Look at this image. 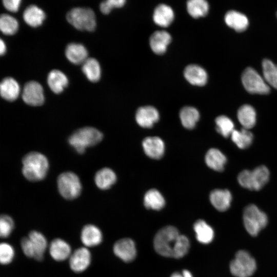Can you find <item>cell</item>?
<instances>
[{
    "mask_svg": "<svg viewBox=\"0 0 277 277\" xmlns=\"http://www.w3.org/2000/svg\"><path fill=\"white\" fill-rule=\"evenodd\" d=\"M14 226L13 219L7 215H2L0 218V235L2 238L8 237Z\"/></svg>",
    "mask_w": 277,
    "mask_h": 277,
    "instance_id": "ab89813d",
    "label": "cell"
},
{
    "mask_svg": "<svg viewBox=\"0 0 277 277\" xmlns=\"http://www.w3.org/2000/svg\"><path fill=\"white\" fill-rule=\"evenodd\" d=\"M34 252V259L41 261L47 247V241L45 236L40 232L32 230L28 235Z\"/></svg>",
    "mask_w": 277,
    "mask_h": 277,
    "instance_id": "cb8c5ba5",
    "label": "cell"
},
{
    "mask_svg": "<svg viewBox=\"0 0 277 277\" xmlns=\"http://www.w3.org/2000/svg\"><path fill=\"white\" fill-rule=\"evenodd\" d=\"M171 277H183V276L182 274H181L179 273L175 272V273H173L171 275Z\"/></svg>",
    "mask_w": 277,
    "mask_h": 277,
    "instance_id": "bcb514c9",
    "label": "cell"
},
{
    "mask_svg": "<svg viewBox=\"0 0 277 277\" xmlns=\"http://www.w3.org/2000/svg\"><path fill=\"white\" fill-rule=\"evenodd\" d=\"M103 138V134L97 129L87 127L75 131L68 139L69 143L79 153L86 148L98 144Z\"/></svg>",
    "mask_w": 277,
    "mask_h": 277,
    "instance_id": "3957f363",
    "label": "cell"
},
{
    "mask_svg": "<svg viewBox=\"0 0 277 277\" xmlns=\"http://www.w3.org/2000/svg\"><path fill=\"white\" fill-rule=\"evenodd\" d=\"M269 176V171L265 166H260L251 171V190H259L262 189L268 182Z\"/></svg>",
    "mask_w": 277,
    "mask_h": 277,
    "instance_id": "603a6c76",
    "label": "cell"
},
{
    "mask_svg": "<svg viewBox=\"0 0 277 277\" xmlns=\"http://www.w3.org/2000/svg\"><path fill=\"white\" fill-rule=\"evenodd\" d=\"M65 55L70 62L76 65L83 64L88 58L86 48L82 44L75 43H70L67 46Z\"/></svg>",
    "mask_w": 277,
    "mask_h": 277,
    "instance_id": "44dd1931",
    "label": "cell"
},
{
    "mask_svg": "<svg viewBox=\"0 0 277 277\" xmlns=\"http://www.w3.org/2000/svg\"><path fill=\"white\" fill-rule=\"evenodd\" d=\"M114 253L125 262L133 261L136 255V250L134 242L130 239H121L113 246Z\"/></svg>",
    "mask_w": 277,
    "mask_h": 277,
    "instance_id": "8fae6325",
    "label": "cell"
},
{
    "mask_svg": "<svg viewBox=\"0 0 277 277\" xmlns=\"http://www.w3.org/2000/svg\"><path fill=\"white\" fill-rule=\"evenodd\" d=\"M57 186L60 194L68 200H72L78 197L82 190L78 177L71 172L61 174L57 179Z\"/></svg>",
    "mask_w": 277,
    "mask_h": 277,
    "instance_id": "ba28073f",
    "label": "cell"
},
{
    "mask_svg": "<svg viewBox=\"0 0 277 277\" xmlns=\"http://www.w3.org/2000/svg\"><path fill=\"white\" fill-rule=\"evenodd\" d=\"M82 71L87 78L91 82L99 81L101 75V69L98 62L94 58H88L83 64Z\"/></svg>",
    "mask_w": 277,
    "mask_h": 277,
    "instance_id": "4dcf8cb0",
    "label": "cell"
},
{
    "mask_svg": "<svg viewBox=\"0 0 277 277\" xmlns=\"http://www.w3.org/2000/svg\"><path fill=\"white\" fill-rule=\"evenodd\" d=\"M21 1L20 0H3V4L8 11L16 12L18 11Z\"/></svg>",
    "mask_w": 277,
    "mask_h": 277,
    "instance_id": "7bdbcfd3",
    "label": "cell"
},
{
    "mask_svg": "<svg viewBox=\"0 0 277 277\" xmlns=\"http://www.w3.org/2000/svg\"><path fill=\"white\" fill-rule=\"evenodd\" d=\"M160 118L157 109L150 106L139 108L135 115L137 123L143 128H151L156 123Z\"/></svg>",
    "mask_w": 277,
    "mask_h": 277,
    "instance_id": "7c38bea8",
    "label": "cell"
},
{
    "mask_svg": "<svg viewBox=\"0 0 277 277\" xmlns=\"http://www.w3.org/2000/svg\"><path fill=\"white\" fill-rule=\"evenodd\" d=\"M182 275L183 277H192L191 273L187 270H183Z\"/></svg>",
    "mask_w": 277,
    "mask_h": 277,
    "instance_id": "f6af8a7d",
    "label": "cell"
},
{
    "mask_svg": "<svg viewBox=\"0 0 277 277\" xmlns=\"http://www.w3.org/2000/svg\"><path fill=\"white\" fill-rule=\"evenodd\" d=\"M91 261V254L86 247H80L71 253L69 258V266L71 269L80 273L86 270L89 266Z\"/></svg>",
    "mask_w": 277,
    "mask_h": 277,
    "instance_id": "30bf717a",
    "label": "cell"
},
{
    "mask_svg": "<svg viewBox=\"0 0 277 277\" xmlns=\"http://www.w3.org/2000/svg\"><path fill=\"white\" fill-rule=\"evenodd\" d=\"M23 16L25 22L32 27L41 26L46 17L44 12L34 5L28 6Z\"/></svg>",
    "mask_w": 277,
    "mask_h": 277,
    "instance_id": "83f0119b",
    "label": "cell"
},
{
    "mask_svg": "<svg viewBox=\"0 0 277 277\" xmlns=\"http://www.w3.org/2000/svg\"><path fill=\"white\" fill-rule=\"evenodd\" d=\"M142 145L146 154L152 159H159L164 154V143L159 137H147L143 140Z\"/></svg>",
    "mask_w": 277,
    "mask_h": 277,
    "instance_id": "9a60e30c",
    "label": "cell"
},
{
    "mask_svg": "<svg viewBox=\"0 0 277 277\" xmlns=\"http://www.w3.org/2000/svg\"><path fill=\"white\" fill-rule=\"evenodd\" d=\"M144 203L147 209L159 210L162 209L165 204L164 197L156 189L148 190L144 196Z\"/></svg>",
    "mask_w": 277,
    "mask_h": 277,
    "instance_id": "d6a6232c",
    "label": "cell"
},
{
    "mask_svg": "<svg viewBox=\"0 0 277 277\" xmlns=\"http://www.w3.org/2000/svg\"><path fill=\"white\" fill-rule=\"evenodd\" d=\"M243 222L248 233L253 236L257 235L268 223L267 215L256 205L250 204L243 211Z\"/></svg>",
    "mask_w": 277,
    "mask_h": 277,
    "instance_id": "277c9868",
    "label": "cell"
},
{
    "mask_svg": "<svg viewBox=\"0 0 277 277\" xmlns=\"http://www.w3.org/2000/svg\"><path fill=\"white\" fill-rule=\"evenodd\" d=\"M22 98L27 104L38 106L44 103L43 88L37 82L30 81L26 83L23 88Z\"/></svg>",
    "mask_w": 277,
    "mask_h": 277,
    "instance_id": "9c48e42d",
    "label": "cell"
},
{
    "mask_svg": "<svg viewBox=\"0 0 277 277\" xmlns=\"http://www.w3.org/2000/svg\"><path fill=\"white\" fill-rule=\"evenodd\" d=\"M81 240L86 247H94L99 245L102 241V231L94 225H86L82 229Z\"/></svg>",
    "mask_w": 277,
    "mask_h": 277,
    "instance_id": "e0dca14e",
    "label": "cell"
},
{
    "mask_svg": "<svg viewBox=\"0 0 277 277\" xmlns=\"http://www.w3.org/2000/svg\"><path fill=\"white\" fill-rule=\"evenodd\" d=\"M126 3L125 0H108L102 2L100 5V10L103 14H107L115 8H121Z\"/></svg>",
    "mask_w": 277,
    "mask_h": 277,
    "instance_id": "60d3db41",
    "label": "cell"
},
{
    "mask_svg": "<svg viewBox=\"0 0 277 277\" xmlns=\"http://www.w3.org/2000/svg\"><path fill=\"white\" fill-rule=\"evenodd\" d=\"M215 122L216 131L225 137L230 136L234 130L233 122L226 115H222L217 116Z\"/></svg>",
    "mask_w": 277,
    "mask_h": 277,
    "instance_id": "8d00e7d4",
    "label": "cell"
},
{
    "mask_svg": "<svg viewBox=\"0 0 277 277\" xmlns=\"http://www.w3.org/2000/svg\"><path fill=\"white\" fill-rule=\"evenodd\" d=\"M186 6L188 13L195 18L205 16L209 9L208 2L205 0H190Z\"/></svg>",
    "mask_w": 277,
    "mask_h": 277,
    "instance_id": "e575fe53",
    "label": "cell"
},
{
    "mask_svg": "<svg viewBox=\"0 0 277 277\" xmlns=\"http://www.w3.org/2000/svg\"><path fill=\"white\" fill-rule=\"evenodd\" d=\"M224 21L227 26L238 32L245 30L249 25V20L246 15L233 10L226 12Z\"/></svg>",
    "mask_w": 277,
    "mask_h": 277,
    "instance_id": "d6986e66",
    "label": "cell"
},
{
    "mask_svg": "<svg viewBox=\"0 0 277 277\" xmlns=\"http://www.w3.org/2000/svg\"><path fill=\"white\" fill-rule=\"evenodd\" d=\"M237 117L243 128L249 130L255 125L256 111L250 105L245 104L241 106L238 111Z\"/></svg>",
    "mask_w": 277,
    "mask_h": 277,
    "instance_id": "d4e9b609",
    "label": "cell"
},
{
    "mask_svg": "<svg viewBox=\"0 0 277 277\" xmlns=\"http://www.w3.org/2000/svg\"><path fill=\"white\" fill-rule=\"evenodd\" d=\"M263 77L269 86L277 89V65L265 58L262 62Z\"/></svg>",
    "mask_w": 277,
    "mask_h": 277,
    "instance_id": "d590c367",
    "label": "cell"
},
{
    "mask_svg": "<svg viewBox=\"0 0 277 277\" xmlns=\"http://www.w3.org/2000/svg\"><path fill=\"white\" fill-rule=\"evenodd\" d=\"M180 117L183 126L188 129H193L200 118L198 110L193 107H183L180 112Z\"/></svg>",
    "mask_w": 277,
    "mask_h": 277,
    "instance_id": "1f68e13d",
    "label": "cell"
},
{
    "mask_svg": "<svg viewBox=\"0 0 277 277\" xmlns=\"http://www.w3.org/2000/svg\"><path fill=\"white\" fill-rule=\"evenodd\" d=\"M171 42V36L167 31H156L153 32L149 39V45L152 51L156 54H163L167 50Z\"/></svg>",
    "mask_w": 277,
    "mask_h": 277,
    "instance_id": "4fadbf2b",
    "label": "cell"
},
{
    "mask_svg": "<svg viewBox=\"0 0 277 277\" xmlns=\"http://www.w3.org/2000/svg\"><path fill=\"white\" fill-rule=\"evenodd\" d=\"M230 136L237 147L242 149L249 147L253 139L252 133L248 129L243 128L240 130L234 129Z\"/></svg>",
    "mask_w": 277,
    "mask_h": 277,
    "instance_id": "836d02e7",
    "label": "cell"
},
{
    "mask_svg": "<svg viewBox=\"0 0 277 277\" xmlns=\"http://www.w3.org/2000/svg\"><path fill=\"white\" fill-rule=\"evenodd\" d=\"M21 245L24 254L28 258L34 257V252L28 236L24 237L21 241Z\"/></svg>",
    "mask_w": 277,
    "mask_h": 277,
    "instance_id": "b9f144b4",
    "label": "cell"
},
{
    "mask_svg": "<svg viewBox=\"0 0 277 277\" xmlns=\"http://www.w3.org/2000/svg\"><path fill=\"white\" fill-rule=\"evenodd\" d=\"M241 80L244 87L250 93L267 94L270 92V87L264 77L252 67L244 70Z\"/></svg>",
    "mask_w": 277,
    "mask_h": 277,
    "instance_id": "52a82bcc",
    "label": "cell"
},
{
    "mask_svg": "<svg viewBox=\"0 0 277 277\" xmlns=\"http://www.w3.org/2000/svg\"><path fill=\"white\" fill-rule=\"evenodd\" d=\"M20 92L18 83L12 77L4 78L0 84L1 96L8 101H13L17 99Z\"/></svg>",
    "mask_w": 277,
    "mask_h": 277,
    "instance_id": "7402d4cb",
    "label": "cell"
},
{
    "mask_svg": "<svg viewBox=\"0 0 277 277\" xmlns=\"http://www.w3.org/2000/svg\"><path fill=\"white\" fill-rule=\"evenodd\" d=\"M174 17L172 9L166 4L159 5L154 9L153 20L155 24L162 27H167L173 22Z\"/></svg>",
    "mask_w": 277,
    "mask_h": 277,
    "instance_id": "ffe728a7",
    "label": "cell"
},
{
    "mask_svg": "<svg viewBox=\"0 0 277 277\" xmlns=\"http://www.w3.org/2000/svg\"><path fill=\"white\" fill-rule=\"evenodd\" d=\"M14 256V250L8 243L3 242L0 245V262L3 265L10 263Z\"/></svg>",
    "mask_w": 277,
    "mask_h": 277,
    "instance_id": "f35d334b",
    "label": "cell"
},
{
    "mask_svg": "<svg viewBox=\"0 0 277 277\" xmlns=\"http://www.w3.org/2000/svg\"><path fill=\"white\" fill-rule=\"evenodd\" d=\"M116 180L115 173L110 168H104L98 171L95 176V182L101 189H108L114 184Z\"/></svg>",
    "mask_w": 277,
    "mask_h": 277,
    "instance_id": "f546056e",
    "label": "cell"
},
{
    "mask_svg": "<svg viewBox=\"0 0 277 277\" xmlns=\"http://www.w3.org/2000/svg\"><path fill=\"white\" fill-rule=\"evenodd\" d=\"M66 18L71 25L79 30L93 31L96 27L94 12L89 8H74L67 13Z\"/></svg>",
    "mask_w": 277,
    "mask_h": 277,
    "instance_id": "5b68a950",
    "label": "cell"
},
{
    "mask_svg": "<svg viewBox=\"0 0 277 277\" xmlns=\"http://www.w3.org/2000/svg\"><path fill=\"white\" fill-rule=\"evenodd\" d=\"M231 274L236 277H250L255 272L256 264L254 259L245 250H240L230 263Z\"/></svg>",
    "mask_w": 277,
    "mask_h": 277,
    "instance_id": "8992f818",
    "label": "cell"
},
{
    "mask_svg": "<svg viewBox=\"0 0 277 277\" xmlns=\"http://www.w3.org/2000/svg\"><path fill=\"white\" fill-rule=\"evenodd\" d=\"M276 15H277V13H276Z\"/></svg>",
    "mask_w": 277,
    "mask_h": 277,
    "instance_id": "7dc6e473",
    "label": "cell"
},
{
    "mask_svg": "<svg viewBox=\"0 0 277 277\" xmlns=\"http://www.w3.org/2000/svg\"><path fill=\"white\" fill-rule=\"evenodd\" d=\"M180 235L179 230L174 226H167L162 228L154 238L155 250L163 256L174 258Z\"/></svg>",
    "mask_w": 277,
    "mask_h": 277,
    "instance_id": "7a4b0ae2",
    "label": "cell"
},
{
    "mask_svg": "<svg viewBox=\"0 0 277 277\" xmlns=\"http://www.w3.org/2000/svg\"><path fill=\"white\" fill-rule=\"evenodd\" d=\"M6 47L5 43L1 39L0 41V54L3 55L6 52Z\"/></svg>",
    "mask_w": 277,
    "mask_h": 277,
    "instance_id": "ee69618b",
    "label": "cell"
},
{
    "mask_svg": "<svg viewBox=\"0 0 277 277\" xmlns=\"http://www.w3.org/2000/svg\"><path fill=\"white\" fill-rule=\"evenodd\" d=\"M194 230L197 241L203 244L210 243L213 239L214 231L211 227L202 220L197 221L194 224Z\"/></svg>",
    "mask_w": 277,
    "mask_h": 277,
    "instance_id": "f1b7e54d",
    "label": "cell"
},
{
    "mask_svg": "<svg viewBox=\"0 0 277 277\" xmlns=\"http://www.w3.org/2000/svg\"><path fill=\"white\" fill-rule=\"evenodd\" d=\"M47 83L50 89L55 93H61L68 84L66 75L59 70H51L47 76Z\"/></svg>",
    "mask_w": 277,
    "mask_h": 277,
    "instance_id": "484cf974",
    "label": "cell"
},
{
    "mask_svg": "<svg viewBox=\"0 0 277 277\" xmlns=\"http://www.w3.org/2000/svg\"><path fill=\"white\" fill-rule=\"evenodd\" d=\"M205 162L211 169L222 171L227 162L226 156L219 149L211 148L206 153Z\"/></svg>",
    "mask_w": 277,
    "mask_h": 277,
    "instance_id": "4316f807",
    "label": "cell"
},
{
    "mask_svg": "<svg viewBox=\"0 0 277 277\" xmlns=\"http://www.w3.org/2000/svg\"><path fill=\"white\" fill-rule=\"evenodd\" d=\"M22 172L29 181L35 182L43 180L46 175L49 164L45 155L37 152L27 154L23 159Z\"/></svg>",
    "mask_w": 277,
    "mask_h": 277,
    "instance_id": "6da1fadb",
    "label": "cell"
},
{
    "mask_svg": "<svg viewBox=\"0 0 277 277\" xmlns=\"http://www.w3.org/2000/svg\"><path fill=\"white\" fill-rule=\"evenodd\" d=\"M49 252L53 260L60 262L70 258L71 248L67 242L62 239L56 238L50 244Z\"/></svg>",
    "mask_w": 277,
    "mask_h": 277,
    "instance_id": "2e32d148",
    "label": "cell"
},
{
    "mask_svg": "<svg viewBox=\"0 0 277 277\" xmlns=\"http://www.w3.org/2000/svg\"><path fill=\"white\" fill-rule=\"evenodd\" d=\"M18 23L17 21L13 16L3 14L0 17V29L6 35H13L18 29Z\"/></svg>",
    "mask_w": 277,
    "mask_h": 277,
    "instance_id": "74e56055",
    "label": "cell"
},
{
    "mask_svg": "<svg viewBox=\"0 0 277 277\" xmlns=\"http://www.w3.org/2000/svg\"><path fill=\"white\" fill-rule=\"evenodd\" d=\"M186 80L191 85L203 86L208 80V75L206 70L202 67L194 64L188 65L184 71Z\"/></svg>",
    "mask_w": 277,
    "mask_h": 277,
    "instance_id": "5bb4252c",
    "label": "cell"
},
{
    "mask_svg": "<svg viewBox=\"0 0 277 277\" xmlns=\"http://www.w3.org/2000/svg\"><path fill=\"white\" fill-rule=\"evenodd\" d=\"M209 199L212 206L220 211H225L231 205L232 195L227 189H216L212 191Z\"/></svg>",
    "mask_w": 277,
    "mask_h": 277,
    "instance_id": "ac0fdd59",
    "label": "cell"
}]
</instances>
